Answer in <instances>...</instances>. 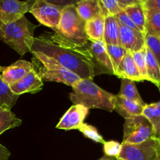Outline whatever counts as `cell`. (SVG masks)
I'll list each match as a JSON object with an SVG mask.
<instances>
[{
    "label": "cell",
    "mask_w": 160,
    "mask_h": 160,
    "mask_svg": "<svg viewBox=\"0 0 160 160\" xmlns=\"http://www.w3.org/2000/svg\"><path fill=\"white\" fill-rule=\"evenodd\" d=\"M31 53H39L54 59L81 79L95 78L92 57L87 47H78L66 42L55 32H45L34 38Z\"/></svg>",
    "instance_id": "1"
},
{
    "label": "cell",
    "mask_w": 160,
    "mask_h": 160,
    "mask_svg": "<svg viewBox=\"0 0 160 160\" xmlns=\"http://www.w3.org/2000/svg\"><path fill=\"white\" fill-rule=\"evenodd\" d=\"M69 98L73 105H81L88 109L114 111L115 95L97 85L93 80L80 79L72 87Z\"/></svg>",
    "instance_id": "2"
},
{
    "label": "cell",
    "mask_w": 160,
    "mask_h": 160,
    "mask_svg": "<svg viewBox=\"0 0 160 160\" xmlns=\"http://www.w3.org/2000/svg\"><path fill=\"white\" fill-rule=\"evenodd\" d=\"M37 27L38 25L31 23L25 16L17 21L7 24L2 23L0 41L23 56L31 52L34 38V30Z\"/></svg>",
    "instance_id": "3"
},
{
    "label": "cell",
    "mask_w": 160,
    "mask_h": 160,
    "mask_svg": "<svg viewBox=\"0 0 160 160\" xmlns=\"http://www.w3.org/2000/svg\"><path fill=\"white\" fill-rule=\"evenodd\" d=\"M84 27L85 21L78 14L75 5L70 3L62 8L59 25L54 32L66 42L83 48L90 41L86 35Z\"/></svg>",
    "instance_id": "4"
},
{
    "label": "cell",
    "mask_w": 160,
    "mask_h": 160,
    "mask_svg": "<svg viewBox=\"0 0 160 160\" xmlns=\"http://www.w3.org/2000/svg\"><path fill=\"white\" fill-rule=\"evenodd\" d=\"M32 63L42 81L62 83L73 87L81 78L67 70L51 58L39 53H32Z\"/></svg>",
    "instance_id": "5"
},
{
    "label": "cell",
    "mask_w": 160,
    "mask_h": 160,
    "mask_svg": "<svg viewBox=\"0 0 160 160\" xmlns=\"http://www.w3.org/2000/svg\"><path fill=\"white\" fill-rule=\"evenodd\" d=\"M154 137L150 122L143 115L125 119L122 144H140Z\"/></svg>",
    "instance_id": "6"
},
{
    "label": "cell",
    "mask_w": 160,
    "mask_h": 160,
    "mask_svg": "<svg viewBox=\"0 0 160 160\" xmlns=\"http://www.w3.org/2000/svg\"><path fill=\"white\" fill-rule=\"evenodd\" d=\"M63 6L45 0H37L31 6L29 12L41 24L55 31L59 25Z\"/></svg>",
    "instance_id": "7"
},
{
    "label": "cell",
    "mask_w": 160,
    "mask_h": 160,
    "mask_svg": "<svg viewBox=\"0 0 160 160\" xmlns=\"http://www.w3.org/2000/svg\"><path fill=\"white\" fill-rule=\"evenodd\" d=\"M157 148L158 139L155 137L136 145L122 144L118 158L123 160H157Z\"/></svg>",
    "instance_id": "8"
},
{
    "label": "cell",
    "mask_w": 160,
    "mask_h": 160,
    "mask_svg": "<svg viewBox=\"0 0 160 160\" xmlns=\"http://www.w3.org/2000/svg\"><path fill=\"white\" fill-rule=\"evenodd\" d=\"M86 47L92 55L95 76L101 74L115 75L113 67L104 42L89 41Z\"/></svg>",
    "instance_id": "9"
},
{
    "label": "cell",
    "mask_w": 160,
    "mask_h": 160,
    "mask_svg": "<svg viewBox=\"0 0 160 160\" xmlns=\"http://www.w3.org/2000/svg\"><path fill=\"white\" fill-rule=\"evenodd\" d=\"M34 2L0 0V21L3 24L17 21L29 12Z\"/></svg>",
    "instance_id": "10"
},
{
    "label": "cell",
    "mask_w": 160,
    "mask_h": 160,
    "mask_svg": "<svg viewBox=\"0 0 160 160\" xmlns=\"http://www.w3.org/2000/svg\"><path fill=\"white\" fill-rule=\"evenodd\" d=\"M89 109L81 105H72L63 114L56 125V129L78 130L84 123Z\"/></svg>",
    "instance_id": "11"
},
{
    "label": "cell",
    "mask_w": 160,
    "mask_h": 160,
    "mask_svg": "<svg viewBox=\"0 0 160 160\" xmlns=\"http://www.w3.org/2000/svg\"><path fill=\"white\" fill-rule=\"evenodd\" d=\"M34 69V67L32 62L24 59H20L8 67H2L0 77L6 84L11 85L20 81Z\"/></svg>",
    "instance_id": "12"
},
{
    "label": "cell",
    "mask_w": 160,
    "mask_h": 160,
    "mask_svg": "<svg viewBox=\"0 0 160 160\" xmlns=\"http://www.w3.org/2000/svg\"><path fill=\"white\" fill-rule=\"evenodd\" d=\"M120 45L128 52L140 51L145 47V35L142 32L120 25Z\"/></svg>",
    "instance_id": "13"
},
{
    "label": "cell",
    "mask_w": 160,
    "mask_h": 160,
    "mask_svg": "<svg viewBox=\"0 0 160 160\" xmlns=\"http://www.w3.org/2000/svg\"><path fill=\"white\" fill-rule=\"evenodd\" d=\"M43 85L44 82L34 69L20 81L9 85V88L15 95L20 96L26 93H38L42 90Z\"/></svg>",
    "instance_id": "14"
},
{
    "label": "cell",
    "mask_w": 160,
    "mask_h": 160,
    "mask_svg": "<svg viewBox=\"0 0 160 160\" xmlns=\"http://www.w3.org/2000/svg\"><path fill=\"white\" fill-rule=\"evenodd\" d=\"M115 76L121 79H128L134 82H141L142 78L134 62L131 53L128 52L124 56L116 71Z\"/></svg>",
    "instance_id": "15"
},
{
    "label": "cell",
    "mask_w": 160,
    "mask_h": 160,
    "mask_svg": "<svg viewBox=\"0 0 160 160\" xmlns=\"http://www.w3.org/2000/svg\"><path fill=\"white\" fill-rule=\"evenodd\" d=\"M145 106L139 104L134 101L127 99L117 95H115L114 110L117 111L124 119L129 118L134 116L142 115Z\"/></svg>",
    "instance_id": "16"
},
{
    "label": "cell",
    "mask_w": 160,
    "mask_h": 160,
    "mask_svg": "<svg viewBox=\"0 0 160 160\" xmlns=\"http://www.w3.org/2000/svg\"><path fill=\"white\" fill-rule=\"evenodd\" d=\"M74 5L79 17L85 22L102 16L98 0H83Z\"/></svg>",
    "instance_id": "17"
},
{
    "label": "cell",
    "mask_w": 160,
    "mask_h": 160,
    "mask_svg": "<svg viewBox=\"0 0 160 160\" xmlns=\"http://www.w3.org/2000/svg\"><path fill=\"white\" fill-rule=\"evenodd\" d=\"M120 23L116 16L105 17L103 42L106 45H120Z\"/></svg>",
    "instance_id": "18"
},
{
    "label": "cell",
    "mask_w": 160,
    "mask_h": 160,
    "mask_svg": "<svg viewBox=\"0 0 160 160\" xmlns=\"http://www.w3.org/2000/svg\"><path fill=\"white\" fill-rule=\"evenodd\" d=\"M124 11L132 20L138 29L145 36L146 18H145V10L143 6V0H140L136 4L128 6L124 9Z\"/></svg>",
    "instance_id": "19"
},
{
    "label": "cell",
    "mask_w": 160,
    "mask_h": 160,
    "mask_svg": "<svg viewBox=\"0 0 160 160\" xmlns=\"http://www.w3.org/2000/svg\"><path fill=\"white\" fill-rule=\"evenodd\" d=\"M105 28V17L103 16L85 22V33L92 42H103Z\"/></svg>",
    "instance_id": "20"
},
{
    "label": "cell",
    "mask_w": 160,
    "mask_h": 160,
    "mask_svg": "<svg viewBox=\"0 0 160 160\" xmlns=\"http://www.w3.org/2000/svg\"><path fill=\"white\" fill-rule=\"evenodd\" d=\"M142 115L150 122L154 131V137L160 138V102L146 104Z\"/></svg>",
    "instance_id": "21"
},
{
    "label": "cell",
    "mask_w": 160,
    "mask_h": 160,
    "mask_svg": "<svg viewBox=\"0 0 160 160\" xmlns=\"http://www.w3.org/2000/svg\"><path fill=\"white\" fill-rule=\"evenodd\" d=\"M22 120L17 117L11 109L6 106H0V135L12 128L20 127Z\"/></svg>",
    "instance_id": "22"
},
{
    "label": "cell",
    "mask_w": 160,
    "mask_h": 160,
    "mask_svg": "<svg viewBox=\"0 0 160 160\" xmlns=\"http://www.w3.org/2000/svg\"><path fill=\"white\" fill-rule=\"evenodd\" d=\"M117 95L127 98V99L131 100V101H134L143 106L146 105L138 91L135 82L130 80L122 79L120 92L117 94Z\"/></svg>",
    "instance_id": "23"
},
{
    "label": "cell",
    "mask_w": 160,
    "mask_h": 160,
    "mask_svg": "<svg viewBox=\"0 0 160 160\" xmlns=\"http://www.w3.org/2000/svg\"><path fill=\"white\" fill-rule=\"evenodd\" d=\"M146 54V68L148 81L153 83L160 91V68L154 56L145 46Z\"/></svg>",
    "instance_id": "24"
},
{
    "label": "cell",
    "mask_w": 160,
    "mask_h": 160,
    "mask_svg": "<svg viewBox=\"0 0 160 160\" xmlns=\"http://www.w3.org/2000/svg\"><path fill=\"white\" fill-rule=\"evenodd\" d=\"M145 10L146 18V34H152L160 38V12L148 9H145Z\"/></svg>",
    "instance_id": "25"
},
{
    "label": "cell",
    "mask_w": 160,
    "mask_h": 160,
    "mask_svg": "<svg viewBox=\"0 0 160 160\" xmlns=\"http://www.w3.org/2000/svg\"><path fill=\"white\" fill-rule=\"evenodd\" d=\"M19 95H15L11 91L9 84H6L0 77V106L12 109L17 103Z\"/></svg>",
    "instance_id": "26"
},
{
    "label": "cell",
    "mask_w": 160,
    "mask_h": 160,
    "mask_svg": "<svg viewBox=\"0 0 160 160\" xmlns=\"http://www.w3.org/2000/svg\"><path fill=\"white\" fill-rule=\"evenodd\" d=\"M106 50H107L108 55L112 62V67H113L114 72L117 71L119 64L124 58L128 52L121 46V45H106Z\"/></svg>",
    "instance_id": "27"
},
{
    "label": "cell",
    "mask_w": 160,
    "mask_h": 160,
    "mask_svg": "<svg viewBox=\"0 0 160 160\" xmlns=\"http://www.w3.org/2000/svg\"><path fill=\"white\" fill-rule=\"evenodd\" d=\"M98 4L104 17L108 16H117L122 11L118 0H98Z\"/></svg>",
    "instance_id": "28"
},
{
    "label": "cell",
    "mask_w": 160,
    "mask_h": 160,
    "mask_svg": "<svg viewBox=\"0 0 160 160\" xmlns=\"http://www.w3.org/2000/svg\"><path fill=\"white\" fill-rule=\"evenodd\" d=\"M145 46L154 56L160 68V38L152 34H146L145 36Z\"/></svg>",
    "instance_id": "29"
},
{
    "label": "cell",
    "mask_w": 160,
    "mask_h": 160,
    "mask_svg": "<svg viewBox=\"0 0 160 160\" xmlns=\"http://www.w3.org/2000/svg\"><path fill=\"white\" fill-rule=\"evenodd\" d=\"M134 62L139 70L142 81H148L146 68V54H145V47L140 51L131 53Z\"/></svg>",
    "instance_id": "30"
},
{
    "label": "cell",
    "mask_w": 160,
    "mask_h": 160,
    "mask_svg": "<svg viewBox=\"0 0 160 160\" xmlns=\"http://www.w3.org/2000/svg\"><path fill=\"white\" fill-rule=\"evenodd\" d=\"M78 131L82 133L84 137L93 141V142H97V143H101L102 145L106 143V141L104 140L103 137L99 134L98 130L95 127L92 126L88 123H83L81 128L78 129Z\"/></svg>",
    "instance_id": "31"
},
{
    "label": "cell",
    "mask_w": 160,
    "mask_h": 160,
    "mask_svg": "<svg viewBox=\"0 0 160 160\" xmlns=\"http://www.w3.org/2000/svg\"><path fill=\"white\" fill-rule=\"evenodd\" d=\"M121 148L122 144L116 141L106 142V143L103 145V151H104L105 156H109V157L118 158L121 152Z\"/></svg>",
    "instance_id": "32"
},
{
    "label": "cell",
    "mask_w": 160,
    "mask_h": 160,
    "mask_svg": "<svg viewBox=\"0 0 160 160\" xmlns=\"http://www.w3.org/2000/svg\"><path fill=\"white\" fill-rule=\"evenodd\" d=\"M116 17H117L120 25L127 27V28L134 30V31H140L138 29L136 25L134 24V22L132 21V20L130 18L129 16L126 13V12H125L124 10H122L120 13H118L117 16H116Z\"/></svg>",
    "instance_id": "33"
},
{
    "label": "cell",
    "mask_w": 160,
    "mask_h": 160,
    "mask_svg": "<svg viewBox=\"0 0 160 160\" xmlns=\"http://www.w3.org/2000/svg\"><path fill=\"white\" fill-rule=\"evenodd\" d=\"M143 6L145 9L160 12V0H143Z\"/></svg>",
    "instance_id": "34"
},
{
    "label": "cell",
    "mask_w": 160,
    "mask_h": 160,
    "mask_svg": "<svg viewBox=\"0 0 160 160\" xmlns=\"http://www.w3.org/2000/svg\"><path fill=\"white\" fill-rule=\"evenodd\" d=\"M10 156L11 153L8 148L0 144V160H9Z\"/></svg>",
    "instance_id": "35"
},
{
    "label": "cell",
    "mask_w": 160,
    "mask_h": 160,
    "mask_svg": "<svg viewBox=\"0 0 160 160\" xmlns=\"http://www.w3.org/2000/svg\"><path fill=\"white\" fill-rule=\"evenodd\" d=\"M158 139V148H157V160H160V138Z\"/></svg>",
    "instance_id": "36"
},
{
    "label": "cell",
    "mask_w": 160,
    "mask_h": 160,
    "mask_svg": "<svg viewBox=\"0 0 160 160\" xmlns=\"http://www.w3.org/2000/svg\"><path fill=\"white\" fill-rule=\"evenodd\" d=\"M117 158H115V157H109V156H104L103 157H102L101 159H99L98 160H116Z\"/></svg>",
    "instance_id": "37"
},
{
    "label": "cell",
    "mask_w": 160,
    "mask_h": 160,
    "mask_svg": "<svg viewBox=\"0 0 160 160\" xmlns=\"http://www.w3.org/2000/svg\"><path fill=\"white\" fill-rule=\"evenodd\" d=\"M2 70V66H1V65H0V73H1Z\"/></svg>",
    "instance_id": "38"
},
{
    "label": "cell",
    "mask_w": 160,
    "mask_h": 160,
    "mask_svg": "<svg viewBox=\"0 0 160 160\" xmlns=\"http://www.w3.org/2000/svg\"><path fill=\"white\" fill-rule=\"evenodd\" d=\"M116 160H123V159H120V158H117V159H116Z\"/></svg>",
    "instance_id": "39"
},
{
    "label": "cell",
    "mask_w": 160,
    "mask_h": 160,
    "mask_svg": "<svg viewBox=\"0 0 160 160\" xmlns=\"http://www.w3.org/2000/svg\"><path fill=\"white\" fill-rule=\"evenodd\" d=\"M1 25H2V22L0 21V28H1Z\"/></svg>",
    "instance_id": "40"
}]
</instances>
